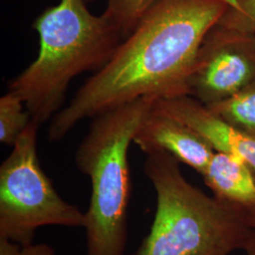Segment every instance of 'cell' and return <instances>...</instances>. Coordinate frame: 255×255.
I'll return each instance as SVG.
<instances>
[{
	"label": "cell",
	"instance_id": "1",
	"mask_svg": "<svg viewBox=\"0 0 255 255\" xmlns=\"http://www.w3.org/2000/svg\"><path fill=\"white\" fill-rule=\"evenodd\" d=\"M228 8L226 0H158L115 54L51 119L50 142L78 123L144 97L189 95L188 82L203 40Z\"/></svg>",
	"mask_w": 255,
	"mask_h": 255
},
{
	"label": "cell",
	"instance_id": "2",
	"mask_svg": "<svg viewBox=\"0 0 255 255\" xmlns=\"http://www.w3.org/2000/svg\"><path fill=\"white\" fill-rule=\"evenodd\" d=\"M85 0H60L33 23L40 46L36 59L13 78L8 91L25 103L31 119L43 124L61 111L69 84L77 76L101 70L123 37Z\"/></svg>",
	"mask_w": 255,
	"mask_h": 255
},
{
	"label": "cell",
	"instance_id": "3",
	"mask_svg": "<svg viewBox=\"0 0 255 255\" xmlns=\"http://www.w3.org/2000/svg\"><path fill=\"white\" fill-rule=\"evenodd\" d=\"M180 164L165 152L146 154L156 211L148 234L129 255H229L243 250L254 232L247 213L193 185Z\"/></svg>",
	"mask_w": 255,
	"mask_h": 255
},
{
	"label": "cell",
	"instance_id": "4",
	"mask_svg": "<svg viewBox=\"0 0 255 255\" xmlns=\"http://www.w3.org/2000/svg\"><path fill=\"white\" fill-rule=\"evenodd\" d=\"M144 97L93 118L76 152V164L91 181L85 213L86 255H126L130 175L128 153L155 102Z\"/></svg>",
	"mask_w": 255,
	"mask_h": 255
},
{
	"label": "cell",
	"instance_id": "5",
	"mask_svg": "<svg viewBox=\"0 0 255 255\" xmlns=\"http://www.w3.org/2000/svg\"><path fill=\"white\" fill-rule=\"evenodd\" d=\"M39 126L33 120L0 166V237L21 246L38 228H84L85 213L64 201L42 169L37 154Z\"/></svg>",
	"mask_w": 255,
	"mask_h": 255
},
{
	"label": "cell",
	"instance_id": "6",
	"mask_svg": "<svg viewBox=\"0 0 255 255\" xmlns=\"http://www.w3.org/2000/svg\"><path fill=\"white\" fill-rule=\"evenodd\" d=\"M255 82V33L216 24L202 42L188 82L189 96L210 105Z\"/></svg>",
	"mask_w": 255,
	"mask_h": 255
},
{
	"label": "cell",
	"instance_id": "7",
	"mask_svg": "<svg viewBox=\"0 0 255 255\" xmlns=\"http://www.w3.org/2000/svg\"><path fill=\"white\" fill-rule=\"evenodd\" d=\"M154 107L191 128L215 151L236 156L255 172V136L220 119L207 105L183 95L158 100Z\"/></svg>",
	"mask_w": 255,
	"mask_h": 255
},
{
	"label": "cell",
	"instance_id": "8",
	"mask_svg": "<svg viewBox=\"0 0 255 255\" xmlns=\"http://www.w3.org/2000/svg\"><path fill=\"white\" fill-rule=\"evenodd\" d=\"M133 143L146 154L161 151L171 155L201 175L216 152L191 128L156 109L154 105L137 129Z\"/></svg>",
	"mask_w": 255,
	"mask_h": 255
},
{
	"label": "cell",
	"instance_id": "9",
	"mask_svg": "<svg viewBox=\"0 0 255 255\" xmlns=\"http://www.w3.org/2000/svg\"><path fill=\"white\" fill-rule=\"evenodd\" d=\"M202 178L213 196L250 213L255 210V172L236 156L216 151Z\"/></svg>",
	"mask_w": 255,
	"mask_h": 255
},
{
	"label": "cell",
	"instance_id": "10",
	"mask_svg": "<svg viewBox=\"0 0 255 255\" xmlns=\"http://www.w3.org/2000/svg\"><path fill=\"white\" fill-rule=\"evenodd\" d=\"M207 106L232 126L255 136V82L228 99Z\"/></svg>",
	"mask_w": 255,
	"mask_h": 255
},
{
	"label": "cell",
	"instance_id": "11",
	"mask_svg": "<svg viewBox=\"0 0 255 255\" xmlns=\"http://www.w3.org/2000/svg\"><path fill=\"white\" fill-rule=\"evenodd\" d=\"M25 103L15 94L8 93L0 99V141L13 146L20 134L32 121Z\"/></svg>",
	"mask_w": 255,
	"mask_h": 255
},
{
	"label": "cell",
	"instance_id": "12",
	"mask_svg": "<svg viewBox=\"0 0 255 255\" xmlns=\"http://www.w3.org/2000/svg\"><path fill=\"white\" fill-rule=\"evenodd\" d=\"M156 1L158 0H107L103 15L115 26L124 39Z\"/></svg>",
	"mask_w": 255,
	"mask_h": 255
},
{
	"label": "cell",
	"instance_id": "13",
	"mask_svg": "<svg viewBox=\"0 0 255 255\" xmlns=\"http://www.w3.org/2000/svg\"><path fill=\"white\" fill-rule=\"evenodd\" d=\"M228 8L218 24L244 32L255 33V0H226Z\"/></svg>",
	"mask_w": 255,
	"mask_h": 255
},
{
	"label": "cell",
	"instance_id": "14",
	"mask_svg": "<svg viewBox=\"0 0 255 255\" xmlns=\"http://www.w3.org/2000/svg\"><path fill=\"white\" fill-rule=\"evenodd\" d=\"M19 255H56L54 250L46 244H28L22 247Z\"/></svg>",
	"mask_w": 255,
	"mask_h": 255
},
{
	"label": "cell",
	"instance_id": "15",
	"mask_svg": "<svg viewBox=\"0 0 255 255\" xmlns=\"http://www.w3.org/2000/svg\"><path fill=\"white\" fill-rule=\"evenodd\" d=\"M22 247L8 238L0 237V255H19Z\"/></svg>",
	"mask_w": 255,
	"mask_h": 255
},
{
	"label": "cell",
	"instance_id": "16",
	"mask_svg": "<svg viewBox=\"0 0 255 255\" xmlns=\"http://www.w3.org/2000/svg\"><path fill=\"white\" fill-rule=\"evenodd\" d=\"M245 255H255V231L252 233L251 237L249 238L246 245L244 247V249L242 250Z\"/></svg>",
	"mask_w": 255,
	"mask_h": 255
},
{
	"label": "cell",
	"instance_id": "17",
	"mask_svg": "<svg viewBox=\"0 0 255 255\" xmlns=\"http://www.w3.org/2000/svg\"><path fill=\"white\" fill-rule=\"evenodd\" d=\"M247 215H248V220H249L250 226L255 231V210L248 213Z\"/></svg>",
	"mask_w": 255,
	"mask_h": 255
},
{
	"label": "cell",
	"instance_id": "18",
	"mask_svg": "<svg viewBox=\"0 0 255 255\" xmlns=\"http://www.w3.org/2000/svg\"><path fill=\"white\" fill-rule=\"evenodd\" d=\"M86 2H90V1H93V0H85Z\"/></svg>",
	"mask_w": 255,
	"mask_h": 255
}]
</instances>
